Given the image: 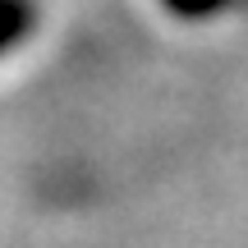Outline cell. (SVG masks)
Returning <instances> with one entry per match:
<instances>
[{
	"label": "cell",
	"instance_id": "1",
	"mask_svg": "<svg viewBox=\"0 0 248 248\" xmlns=\"http://www.w3.org/2000/svg\"><path fill=\"white\" fill-rule=\"evenodd\" d=\"M14 23H18V5L14 0H0V37H14Z\"/></svg>",
	"mask_w": 248,
	"mask_h": 248
}]
</instances>
